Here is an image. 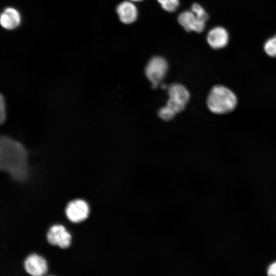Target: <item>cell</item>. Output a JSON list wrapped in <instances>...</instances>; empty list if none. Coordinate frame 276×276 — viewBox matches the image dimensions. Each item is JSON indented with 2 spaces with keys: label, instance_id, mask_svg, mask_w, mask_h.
<instances>
[{
  "label": "cell",
  "instance_id": "1",
  "mask_svg": "<svg viewBox=\"0 0 276 276\" xmlns=\"http://www.w3.org/2000/svg\"><path fill=\"white\" fill-rule=\"evenodd\" d=\"M27 153L19 142L4 136L0 141V168L13 179L21 181L28 175Z\"/></svg>",
  "mask_w": 276,
  "mask_h": 276
},
{
  "label": "cell",
  "instance_id": "2",
  "mask_svg": "<svg viewBox=\"0 0 276 276\" xmlns=\"http://www.w3.org/2000/svg\"><path fill=\"white\" fill-rule=\"evenodd\" d=\"M206 103L212 112L223 114L235 109L237 99L235 94L228 88L222 85H216L210 90Z\"/></svg>",
  "mask_w": 276,
  "mask_h": 276
},
{
  "label": "cell",
  "instance_id": "3",
  "mask_svg": "<svg viewBox=\"0 0 276 276\" xmlns=\"http://www.w3.org/2000/svg\"><path fill=\"white\" fill-rule=\"evenodd\" d=\"M168 68L167 61L162 57H154L148 62L145 73L153 88H156L165 78Z\"/></svg>",
  "mask_w": 276,
  "mask_h": 276
},
{
  "label": "cell",
  "instance_id": "4",
  "mask_svg": "<svg viewBox=\"0 0 276 276\" xmlns=\"http://www.w3.org/2000/svg\"><path fill=\"white\" fill-rule=\"evenodd\" d=\"M47 239L51 245L64 249L70 246L72 236L64 226L55 224L52 226L48 231Z\"/></svg>",
  "mask_w": 276,
  "mask_h": 276
},
{
  "label": "cell",
  "instance_id": "5",
  "mask_svg": "<svg viewBox=\"0 0 276 276\" xmlns=\"http://www.w3.org/2000/svg\"><path fill=\"white\" fill-rule=\"evenodd\" d=\"M89 212L88 204L82 199H77L70 201L65 208L67 218L74 223H79L85 220Z\"/></svg>",
  "mask_w": 276,
  "mask_h": 276
},
{
  "label": "cell",
  "instance_id": "6",
  "mask_svg": "<svg viewBox=\"0 0 276 276\" xmlns=\"http://www.w3.org/2000/svg\"><path fill=\"white\" fill-rule=\"evenodd\" d=\"M23 266L26 272L31 276H43L48 270L45 259L35 253L31 254L26 258Z\"/></svg>",
  "mask_w": 276,
  "mask_h": 276
},
{
  "label": "cell",
  "instance_id": "7",
  "mask_svg": "<svg viewBox=\"0 0 276 276\" xmlns=\"http://www.w3.org/2000/svg\"><path fill=\"white\" fill-rule=\"evenodd\" d=\"M179 24L188 32L193 31L200 33L204 30L205 22L199 19L192 11L182 12L178 16Z\"/></svg>",
  "mask_w": 276,
  "mask_h": 276
},
{
  "label": "cell",
  "instance_id": "8",
  "mask_svg": "<svg viewBox=\"0 0 276 276\" xmlns=\"http://www.w3.org/2000/svg\"><path fill=\"white\" fill-rule=\"evenodd\" d=\"M228 38V34L225 29L221 27H216L211 29L208 32L206 40L212 48L218 49L227 45Z\"/></svg>",
  "mask_w": 276,
  "mask_h": 276
},
{
  "label": "cell",
  "instance_id": "9",
  "mask_svg": "<svg viewBox=\"0 0 276 276\" xmlns=\"http://www.w3.org/2000/svg\"><path fill=\"white\" fill-rule=\"evenodd\" d=\"M21 21L20 12L13 7H7L1 13L0 22L1 26L7 30L17 28Z\"/></svg>",
  "mask_w": 276,
  "mask_h": 276
},
{
  "label": "cell",
  "instance_id": "10",
  "mask_svg": "<svg viewBox=\"0 0 276 276\" xmlns=\"http://www.w3.org/2000/svg\"><path fill=\"white\" fill-rule=\"evenodd\" d=\"M116 12L120 21L125 24H130L135 21L137 17V10L130 1H124L116 8Z\"/></svg>",
  "mask_w": 276,
  "mask_h": 276
},
{
  "label": "cell",
  "instance_id": "11",
  "mask_svg": "<svg viewBox=\"0 0 276 276\" xmlns=\"http://www.w3.org/2000/svg\"><path fill=\"white\" fill-rule=\"evenodd\" d=\"M169 98L186 105L190 99L188 90L182 85L173 83L168 87Z\"/></svg>",
  "mask_w": 276,
  "mask_h": 276
},
{
  "label": "cell",
  "instance_id": "12",
  "mask_svg": "<svg viewBox=\"0 0 276 276\" xmlns=\"http://www.w3.org/2000/svg\"><path fill=\"white\" fill-rule=\"evenodd\" d=\"M265 53L270 57H276V35L268 39L264 45Z\"/></svg>",
  "mask_w": 276,
  "mask_h": 276
},
{
  "label": "cell",
  "instance_id": "13",
  "mask_svg": "<svg viewBox=\"0 0 276 276\" xmlns=\"http://www.w3.org/2000/svg\"><path fill=\"white\" fill-rule=\"evenodd\" d=\"M162 7L166 11L173 12L179 6V0H157Z\"/></svg>",
  "mask_w": 276,
  "mask_h": 276
},
{
  "label": "cell",
  "instance_id": "14",
  "mask_svg": "<svg viewBox=\"0 0 276 276\" xmlns=\"http://www.w3.org/2000/svg\"><path fill=\"white\" fill-rule=\"evenodd\" d=\"M176 114V113L167 105L160 108L158 112L159 117L166 121L173 119Z\"/></svg>",
  "mask_w": 276,
  "mask_h": 276
},
{
  "label": "cell",
  "instance_id": "15",
  "mask_svg": "<svg viewBox=\"0 0 276 276\" xmlns=\"http://www.w3.org/2000/svg\"><path fill=\"white\" fill-rule=\"evenodd\" d=\"M191 11L199 19L205 22L209 18V15L205 10L198 4L195 3L193 4L191 7Z\"/></svg>",
  "mask_w": 276,
  "mask_h": 276
},
{
  "label": "cell",
  "instance_id": "16",
  "mask_svg": "<svg viewBox=\"0 0 276 276\" xmlns=\"http://www.w3.org/2000/svg\"><path fill=\"white\" fill-rule=\"evenodd\" d=\"M0 119L1 121L2 122L4 121L6 117V112H5V105L4 100L2 97L1 98V103H0Z\"/></svg>",
  "mask_w": 276,
  "mask_h": 276
},
{
  "label": "cell",
  "instance_id": "17",
  "mask_svg": "<svg viewBox=\"0 0 276 276\" xmlns=\"http://www.w3.org/2000/svg\"><path fill=\"white\" fill-rule=\"evenodd\" d=\"M268 276H276V262L271 264L267 270Z\"/></svg>",
  "mask_w": 276,
  "mask_h": 276
},
{
  "label": "cell",
  "instance_id": "18",
  "mask_svg": "<svg viewBox=\"0 0 276 276\" xmlns=\"http://www.w3.org/2000/svg\"><path fill=\"white\" fill-rule=\"evenodd\" d=\"M130 1H132V2H139V1H141L142 0H129Z\"/></svg>",
  "mask_w": 276,
  "mask_h": 276
}]
</instances>
